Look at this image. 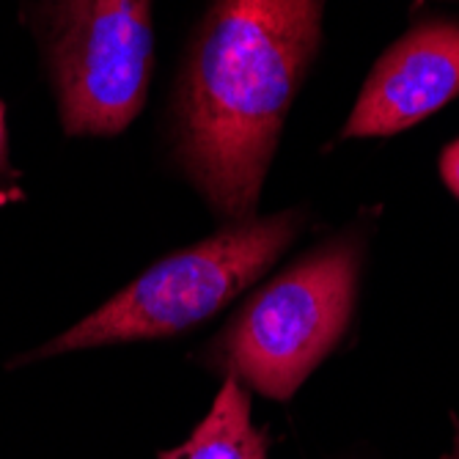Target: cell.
<instances>
[{
    "instance_id": "cell-1",
    "label": "cell",
    "mask_w": 459,
    "mask_h": 459,
    "mask_svg": "<svg viewBox=\"0 0 459 459\" xmlns=\"http://www.w3.org/2000/svg\"><path fill=\"white\" fill-rule=\"evenodd\" d=\"M322 0H215L174 91L179 171L223 221L259 215L291 100L319 50Z\"/></svg>"
},
{
    "instance_id": "cell-2",
    "label": "cell",
    "mask_w": 459,
    "mask_h": 459,
    "mask_svg": "<svg viewBox=\"0 0 459 459\" xmlns=\"http://www.w3.org/2000/svg\"><path fill=\"white\" fill-rule=\"evenodd\" d=\"M308 215L283 210L223 223L212 237L162 256L105 306L25 358L169 339L185 333L254 286L298 239Z\"/></svg>"
},
{
    "instance_id": "cell-3",
    "label": "cell",
    "mask_w": 459,
    "mask_h": 459,
    "mask_svg": "<svg viewBox=\"0 0 459 459\" xmlns=\"http://www.w3.org/2000/svg\"><path fill=\"white\" fill-rule=\"evenodd\" d=\"M366 231L347 229L270 278L206 347L204 360L270 399H289L350 327Z\"/></svg>"
},
{
    "instance_id": "cell-4",
    "label": "cell",
    "mask_w": 459,
    "mask_h": 459,
    "mask_svg": "<svg viewBox=\"0 0 459 459\" xmlns=\"http://www.w3.org/2000/svg\"><path fill=\"white\" fill-rule=\"evenodd\" d=\"M36 28L69 135L135 121L154 66L152 0H36Z\"/></svg>"
},
{
    "instance_id": "cell-5",
    "label": "cell",
    "mask_w": 459,
    "mask_h": 459,
    "mask_svg": "<svg viewBox=\"0 0 459 459\" xmlns=\"http://www.w3.org/2000/svg\"><path fill=\"white\" fill-rule=\"evenodd\" d=\"M459 97V20L415 22L380 56L339 138H388Z\"/></svg>"
},
{
    "instance_id": "cell-6",
    "label": "cell",
    "mask_w": 459,
    "mask_h": 459,
    "mask_svg": "<svg viewBox=\"0 0 459 459\" xmlns=\"http://www.w3.org/2000/svg\"><path fill=\"white\" fill-rule=\"evenodd\" d=\"M160 459H267V435L250 424L247 388L226 377L210 415L195 427L190 440L162 451Z\"/></svg>"
},
{
    "instance_id": "cell-7",
    "label": "cell",
    "mask_w": 459,
    "mask_h": 459,
    "mask_svg": "<svg viewBox=\"0 0 459 459\" xmlns=\"http://www.w3.org/2000/svg\"><path fill=\"white\" fill-rule=\"evenodd\" d=\"M20 193V182L17 174L9 162V135H6V110L4 102H0V204H9L17 201Z\"/></svg>"
},
{
    "instance_id": "cell-8",
    "label": "cell",
    "mask_w": 459,
    "mask_h": 459,
    "mask_svg": "<svg viewBox=\"0 0 459 459\" xmlns=\"http://www.w3.org/2000/svg\"><path fill=\"white\" fill-rule=\"evenodd\" d=\"M440 177L448 185V190L459 198V138L448 143L440 154Z\"/></svg>"
},
{
    "instance_id": "cell-9",
    "label": "cell",
    "mask_w": 459,
    "mask_h": 459,
    "mask_svg": "<svg viewBox=\"0 0 459 459\" xmlns=\"http://www.w3.org/2000/svg\"><path fill=\"white\" fill-rule=\"evenodd\" d=\"M446 459H459V432H456V443H454V451L446 456Z\"/></svg>"
}]
</instances>
